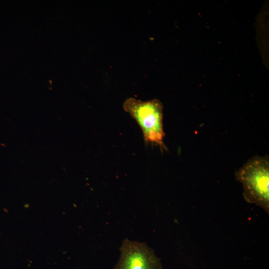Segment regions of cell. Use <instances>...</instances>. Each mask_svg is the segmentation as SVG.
<instances>
[{"label":"cell","instance_id":"3","mask_svg":"<svg viewBox=\"0 0 269 269\" xmlns=\"http://www.w3.org/2000/svg\"><path fill=\"white\" fill-rule=\"evenodd\" d=\"M114 269H163L161 260L145 243L125 239Z\"/></svg>","mask_w":269,"mask_h":269},{"label":"cell","instance_id":"2","mask_svg":"<svg viewBox=\"0 0 269 269\" xmlns=\"http://www.w3.org/2000/svg\"><path fill=\"white\" fill-rule=\"evenodd\" d=\"M123 108L140 127L146 144L154 143L161 150L167 149L163 141V106L160 101L129 98L124 102Z\"/></svg>","mask_w":269,"mask_h":269},{"label":"cell","instance_id":"1","mask_svg":"<svg viewBox=\"0 0 269 269\" xmlns=\"http://www.w3.org/2000/svg\"><path fill=\"white\" fill-rule=\"evenodd\" d=\"M243 184L246 201L269 212V159L268 155L249 159L235 173Z\"/></svg>","mask_w":269,"mask_h":269}]
</instances>
